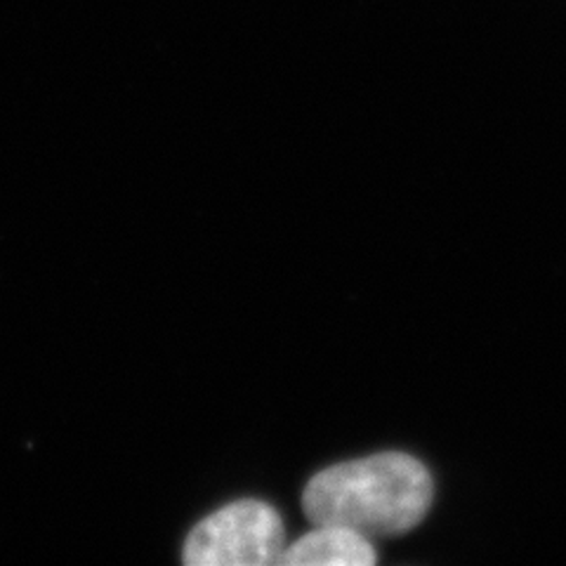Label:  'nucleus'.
Here are the masks:
<instances>
[{
	"mask_svg": "<svg viewBox=\"0 0 566 566\" xmlns=\"http://www.w3.org/2000/svg\"><path fill=\"white\" fill-rule=\"evenodd\" d=\"M378 551L368 536L345 526L318 524L283 547L281 566H374Z\"/></svg>",
	"mask_w": 566,
	"mask_h": 566,
	"instance_id": "7ed1b4c3",
	"label": "nucleus"
},
{
	"mask_svg": "<svg viewBox=\"0 0 566 566\" xmlns=\"http://www.w3.org/2000/svg\"><path fill=\"white\" fill-rule=\"evenodd\" d=\"M432 501V472L403 451L343 460L316 472L303 491L312 526H345L370 541L409 534L428 517Z\"/></svg>",
	"mask_w": 566,
	"mask_h": 566,
	"instance_id": "f257e3e1",
	"label": "nucleus"
},
{
	"mask_svg": "<svg viewBox=\"0 0 566 566\" xmlns=\"http://www.w3.org/2000/svg\"><path fill=\"white\" fill-rule=\"evenodd\" d=\"M279 510L258 499H241L203 517L182 547L187 566H264L279 564L286 547Z\"/></svg>",
	"mask_w": 566,
	"mask_h": 566,
	"instance_id": "f03ea898",
	"label": "nucleus"
}]
</instances>
